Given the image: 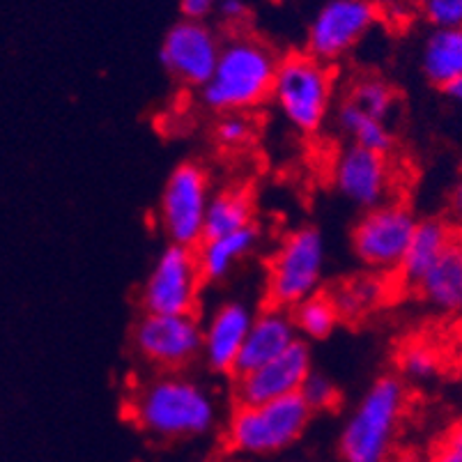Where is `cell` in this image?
<instances>
[{
  "instance_id": "7a4b0ae2",
  "label": "cell",
  "mask_w": 462,
  "mask_h": 462,
  "mask_svg": "<svg viewBox=\"0 0 462 462\" xmlns=\"http://www.w3.org/2000/svg\"><path fill=\"white\" fill-rule=\"evenodd\" d=\"M279 60L272 46L258 37L246 32L228 37L212 79L199 90L200 104L218 116L263 106L272 97Z\"/></svg>"
},
{
  "instance_id": "30bf717a",
  "label": "cell",
  "mask_w": 462,
  "mask_h": 462,
  "mask_svg": "<svg viewBox=\"0 0 462 462\" xmlns=\"http://www.w3.org/2000/svg\"><path fill=\"white\" fill-rule=\"evenodd\" d=\"M203 283L196 249L168 245L143 281L138 300L145 313H196Z\"/></svg>"
},
{
  "instance_id": "d6a6232c",
  "label": "cell",
  "mask_w": 462,
  "mask_h": 462,
  "mask_svg": "<svg viewBox=\"0 0 462 462\" xmlns=\"http://www.w3.org/2000/svg\"><path fill=\"white\" fill-rule=\"evenodd\" d=\"M448 214H451L453 224L462 230V178L453 184L448 193Z\"/></svg>"
},
{
  "instance_id": "2e32d148",
  "label": "cell",
  "mask_w": 462,
  "mask_h": 462,
  "mask_svg": "<svg viewBox=\"0 0 462 462\" xmlns=\"http://www.w3.org/2000/svg\"><path fill=\"white\" fill-rule=\"evenodd\" d=\"M300 338L292 310L281 309V306L267 304L264 309L255 310L254 325H251L249 336H246L242 352H239L237 368L239 373H249L254 368L263 366L267 361L283 355L288 347H292Z\"/></svg>"
},
{
  "instance_id": "836d02e7",
  "label": "cell",
  "mask_w": 462,
  "mask_h": 462,
  "mask_svg": "<svg viewBox=\"0 0 462 462\" xmlns=\"http://www.w3.org/2000/svg\"><path fill=\"white\" fill-rule=\"evenodd\" d=\"M444 95H447V99L453 104V106L462 111V79H457V81H453L451 86L444 88Z\"/></svg>"
},
{
  "instance_id": "e0dca14e",
  "label": "cell",
  "mask_w": 462,
  "mask_h": 462,
  "mask_svg": "<svg viewBox=\"0 0 462 462\" xmlns=\"http://www.w3.org/2000/svg\"><path fill=\"white\" fill-rule=\"evenodd\" d=\"M414 290L437 313L462 310V233H456L442 258Z\"/></svg>"
},
{
  "instance_id": "8fae6325",
  "label": "cell",
  "mask_w": 462,
  "mask_h": 462,
  "mask_svg": "<svg viewBox=\"0 0 462 462\" xmlns=\"http://www.w3.org/2000/svg\"><path fill=\"white\" fill-rule=\"evenodd\" d=\"M377 21L373 0H327L306 31V53L334 65L352 53Z\"/></svg>"
},
{
  "instance_id": "9a60e30c",
  "label": "cell",
  "mask_w": 462,
  "mask_h": 462,
  "mask_svg": "<svg viewBox=\"0 0 462 462\" xmlns=\"http://www.w3.org/2000/svg\"><path fill=\"white\" fill-rule=\"evenodd\" d=\"M255 310L246 301L218 304L203 322V364L217 375H235L239 352L254 325Z\"/></svg>"
},
{
  "instance_id": "1f68e13d",
  "label": "cell",
  "mask_w": 462,
  "mask_h": 462,
  "mask_svg": "<svg viewBox=\"0 0 462 462\" xmlns=\"http://www.w3.org/2000/svg\"><path fill=\"white\" fill-rule=\"evenodd\" d=\"M218 0H180V10L184 19L191 21H208L209 16L217 14Z\"/></svg>"
},
{
  "instance_id": "8992f818",
  "label": "cell",
  "mask_w": 462,
  "mask_h": 462,
  "mask_svg": "<svg viewBox=\"0 0 462 462\" xmlns=\"http://www.w3.org/2000/svg\"><path fill=\"white\" fill-rule=\"evenodd\" d=\"M327 267V242L313 226L290 230L267 263L264 292L270 304L295 309L310 295L320 292Z\"/></svg>"
},
{
  "instance_id": "603a6c76",
  "label": "cell",
  "mask_w": 462,
  "mask_h": 462,
  "mask_svg": "<svg viewBox=\"0 0 462 462\" xmlns=\"http://www.w3.org/2000/svg\"><path fill=\"white\" fill-rule=\"evenodd\" d=\"M336 125L355 145L373 150V152L389 154L396 145V136H393L392 125L386 120H377V117L368 116V113L359 111L352 102H343L336 108Z\"/></svg>"
},
{
  "instance_id": "d4e9b609",
  "label": "cell",
  "mask_w": 462,
  "mask_h": 462,
  "mask_svg": "<svg viewBox=\"0 0 462 462\" xmlns=\"http://www.w3.org/2000/svg\"><path fill=\"white\" fill-rule=\"evenodd\" d=\"M444 356L439 347L426 338L405 340L396 352V366L402 380L428 382L439 375Z\"/></svg>"
},
{
  "instance_id": "5b68a950",
  "label": "cell",
  "mask_w": 462,
  "mask_h": 462,
  "mask_svg": "<svg viewBox=\"0 0 462 462\" xmlns=\"http://www.w3.org/2000/svg\"><path fill=\"white\" fill-rule=\"evenodd\" d=\"M313 411L300 393L260 405H237L226 423V447L246 457H267L301 439Z\"/></svg>"
},
{
  "instance_id": "4fadbf2b",
  "label": "cell",
  "mask_w": 462,
  "mask_h": 462,
  "mask_svg": "<svg viewBox=\"0 0 462 462\" xmlns=\"http://www.w3.org/2000/svg\"><path fill=\"white\" fill-rule=\"evenodd\" d=\"M331 182L347 203L366 212L389 203L393 171L386 154L350 143L331 162Z\"/></svg>"
},
{
  "instance_id": "4316f807",
  "label": "cell",
  "mask_w": 462,
  "mask_h": 462,
  "mask_svg": "<svg viewBox=\"0 0 462 462\" xmlns=\"http://www.w3.org/2000/svg\"><path fill=\"white\" fill-rule=\"evenodd\" d=\"M255 138V120L249 113H224L214 125V141L224 150L249 148Z\"/></svg>"
},
{
  "instance_id": "9c48e42d",
  "label": "cell",
  "mask_w": 462,
  "mask_h": 462,
  "mask_svg": "<svg viewBox=\"0 0 462 462\" xmlns=\"http://www.w3.org/2000/svg\"><path fill=\"white\" fill-rule=\"evenodd\" d=\"M419 218L401 203L366 209L352 228V254L375 274H398Z\"/></svg>"
},
{
  "instance_id": "484cf974",
  "label": "cell",
  "mask_w": 462,
  "mask_h": 462,
  "mask_svg": "<svg viewBox=\"0 0 462 462\" xmlns=\"http://www.w3.org/2000/svg\"><path fill=\"white\" fill-rule=\"evenodd\" d=\"M346 99L355 104L359 111L368 113L377 120H386V123L396 111V92L382 79H361L350 88Z\"/></svg>"
},
{
  "instance_id": "3957f363",
  "label": "cell",
  "mask_w": 462,
  "mask_h": 462,
  "mask_svg": "<svg viewBox=\"0 0 462 462\" xmlns=\"http://www.w3.org/2000/svg\"><path fill=\"white\" fill-rule=\"evenodd\" d=\"M405 410L407 386L402 377H377L340 430L338 448L343 462L392 460Z\"/></svg>"
},
{
  "instance_id": "ba28073f",
  "label": "cell",
  "mask_w": 462,
  "mask_h": 462,
  "mask_svg": "<svg viewBox=\"0 0 462 462\" xmlns=\"http://www.w3.org/2000/svg\"><path fill=\"white\" fill-rule=\"evenodd\" d=\"M134 347L159 373L187 371L203 355V322L196 313H145L134 327Z\"/></svg>"
},
{
  "instance_id": "7c38bea8",
  "label": "cell",
  "mask_w": 462,
  "mask_h": 462,
  "mask_svg": "<svg viewBox=\"0 0 462 462\" xmlns=\"http://www.w3.org/2000/svg\"><path fill=\"white\" fill-rule=\"evenodd\" d=\"M224 40L208 21L182 19L163 35L159 60L168 77L187 88H200L212 79Z\"/></svg>"
},
{
  "instance_id": "f1b7e54d",
  "label": "cell",
  "mask_w": 462,
  "mask_h": 462,
  "mask_svg": "<svg viewBox=\"0 0 462 462\" xmlns=\"http://www.w3.org/2000/svg\"><path fill=\"white\" fill-rule=\"evenodd\" d=\"M432 28H462V0H419Z\"/></svg>"
},
{
  "instance_id": "ffe728a7",
  "label": "cell",
  "mask_w": 462,
  "mask_h": 462,
  "mask_svg": "<svg viewBox=\"0 0 462 462\" xmlns=\"http://www.w3.org/2000/svg\"><path fill=\"white\" fill-rule=\"evenodd\" d=\"M419 65L426 81L439 90L462 79V28H432L423 40Z\"/></svg>"
},
{
  "instance_id": "ac0fdd59",
  "label": "cell",
  "mask_w": 462,
  "mask_h": 462,
  "mask_svg": "<svg viewBox=\"0 0 462 462\" xmlns=\"http://www.w3.org/2000/svg\"><path fill=\"white\" fill-rule=\"evenodd\" d=\"M453 237H456V230L444 218H421L411 235L405 258L398 267L401 283L407 288H417L423 276L432 270V264L442 258Z\"/></svg>"
},
{
  "instance_id": "83f0119b",
  "label": "cell",
  "mask_w": 462,
  "mask_h": 462,
  "mask_svg": "<svg viewBox=\"0 0 462 462\" xmlns=\"http://www.w3.org/2000/svg\"><path fill=\"white\" fill-rule=\"evenodd\" d=\"M300 396L304 398V402L310 407V411H313V414L315 411L334 410L340 401L338 386H336L329 377L322 375V373H318V371L310 373L309 380H306L304 386H301Z\"/></svg>"
},
{
  "instance_id": "6da1fadb",
  "label": "cell",
  "mask_w": 462,
  "mask_h": 462,
  "mask_svg": "<svg viewBox=\"0 0 462 462\" xmlns=\"http://www.w3.org/2000/svg\"><path fill=\"white\" fill-rule=\"evenodd\" d=\"M129 419L157 439H193L217 426L218 401L189 373H157L138 382L127 401Z\"/></svg>"
},
{
  "instance_id": "d6986e66",
  "label": "cell",
  "mask_w": 462,
  "mask_h": 462,
  "mask_svg": "<svg viewBox=\"0 0 462 462\" xmlns=\"http://www.w3.org/2000/svg\"><path fill=\"white\" fill-rule=\"evenodd\" d=\"M258 245L260 230L255 226L237 230V233L221 235V237H205L196 246L205 283H218V281L228 279L239 264L255 254Z\"/></svg>"
},
{
  "instance_id": "52a82bcc",
  "label": "cell",
  "mask_w": 462,
  "mask_h": 462,
  "mask_svg": "<svg viewBox=\"0 0 462 462\" xmlns=\"http://www.w3.org/2000/svg\"><path fill=\"white\" fill-rule=\"evenodd\" d=\"M212 193V180L203 163L182 162L173 168L157 205V226L168 245L196 249L203 242Z\"/></svg>"
},
{
  "instance_id": "44dd1931",
  "label": "cell",
  "mask_w": 462,
  "mask_h": 462,
  "mask_svg": "<svg viewBox=\"0 0 462 462\" xmlns=\"http://www.w3.org/2000/svg\"><path fill=\"white\" fill-rule=\"evenodd\" d=\"M251 226H255V200L249 187L230 184L212 193L205 217V237H221Z\"/></svg>"
},
{
  "instance_id": "4dcf8cb0",
  "label": "cell",
  "mask_w": 462,
  "mask_h": 462,
  "mask_svg": "<svg viewBox=\"0 0 462 462\" xmlns=\"http://www.w3.org/2000/svg\"><path fill=\"white\" fill-rule=\"evenodd\" d=\"M217 16L224 26L228 28H239L245 26L251 16V7L246 0H218Z\"/></svg>"
},
{
  "instance_id": "7402d4cb",
  "label": "cell",
  "mask_w": 462,
  "mask_h": 462,
  "mask_svg": "<svg viewBox=\"0 0 462 462\" xmlns=\"http://www.w3.org/2000/svg\"><path fill=\"white\" fill-rule=\"evenodd\" d=\"M386 292H389V288H386V281L382 279V274L368 272V274L338 283L329 295L343 320H359V318L373 313L384 304Z\"/></svg>"
},
{
  "instance_id": "cb8c5ba5",
  "label": "cell",
  "mask_w": 462,
  "mask_h": 462,
  "mask_svg": "<svg viewBox=\"0 0 462 462\" xmlns=\"http://www.w3.org/2000/svg\"><path fill=\"white\" fill-rule=\"evenodd\" d=\"M301 340H325L340 325V313L329 292H315L292 309Z\"/></svg>"
},
{
  "instance_id": "277c9868",
  "label": "cell",
  "mask_w": 462,
  "mask_h": 462,
  "mask_svg": "<svg viewBox=\"0 0 462 462\" xmlns=\"http://www.w3.org/2000/svg\"><path fill=\"white\" fill-rule=\"evenodd\" d=\"M334 97L331 65L306 51L281 58L270 99L288 127L301 136L318 134L334 111Z\"/></svg>"
},
{
  "instance_id": "5bb4252c",
  "label": "cell",
  "mask_w": 462,
  "mask_h": 462,
  "mask_svg": "<svg viewBox=\"0 0 462 462\" xmlns=\"http://www.w3.org/2000/svg\"><path fill=\"white\" fill-rule=\"evenodd\" d=\"M313 373V355L306 340H297L281 356L249 373L233 375V396L237 405H260L295 396Z\"/></svg>"
},
{
  "instance_id": "f546056e",
  "label": "cell",
  "mask_w": 462,
  "mask_h": 462,
  "mask_svg": "<svg viewBox=\"0 0 462 462\" xmlns=\"http://www.w3.org/2000/svg\"><path fill=\"white\" fill-rule=\"evenodd\" d=\"M430 462H462V421L453 423L432 448Z\"/></svg>"
}]
</instances>
